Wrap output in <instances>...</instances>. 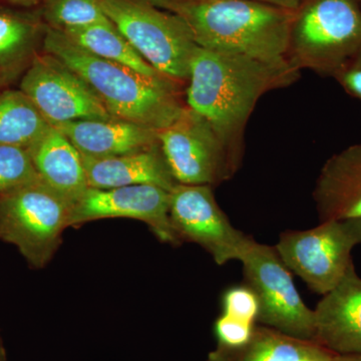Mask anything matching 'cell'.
Wrapping results in <instances>:
<instances>
[{
  "label": "cell",
  "instance_id": "obj_21",
  "mask_svg": "<svg viewBox=\"0 0 361 361\" xmlns=\"http://www.w3.org/2000/svg\"><path fill=\"white\" fill-rule=\"evenodd\" d=\"M51 127L20 89L0 92V146L28 149Z\"/></svg>",
  "mask_w": 361,
  "mask_h": 361
},
{
  "label": "cell",
  "instance_id": "obj_11",
  "mask_svg": "<svg viewBox=\"0 0 361 361\" xmlns=\"http://www.w3.org/2000/svg\"><path fill=\"white\" fill-rule=\"evenodd\" d=\"M18 89L51 126L113 116L78 73L56 56L42 51L21 78Z\"/></svg>",
  "mask_w": 361,
  "mask_h": 361
},
{
  "label": "cell",
  "instance_id": "obj_12",
  "mask_svg": "<svg viewBox=\"0 0 361 361\" xmlns=\"http://www.w3.org/2000/svg\"><path fill=\"white\" fill-rule=\"evenodd\" d=\"M169 208L170 191L154 185L87 188L73 205L71 227L109 218H128L146 223L161 242L179 246L182 242L171 224Z\"/></svg>",
  "mask_w": 361,
  "mask_h": 361
},
{
  "label": "cell",
  "instance_id": "obj_14",
  "mask_svg": "<svg viewBox=\"0 0 361 361\" xmlns=\"http://www.w3.org/2000/svg\"><path fill=\"white\" fill-rule=\"evenodd\" d=\"M52 127L61 130L80 155L90 158L128 155L160 146V130L118 118L75 121Z\"/></svg>",
  "mask_w": 361,
  "mask_h": 361
},
{
  "label": "cell",
  "instance_id": "obj_28",
  "mask_svg": "<svg viewBox=\"0 0 361 361\" xmlns=\"http://www.w3.org/2000/svg\"><path fill=\"white\" fill-rule=\"evenodd\" d=\"M0 1L11 4V6L30 8V7L40 6L42 0H0Z\"/></svg>",
  "mask_w": 361,
  "mask_h": 361
},
{
  "label": "cell",
  "instance_id": "obj_27",
  "mask_svg": "<svg viewBox=\"0 0 361 361\" xmlns=\"http://www.w3.org/2000/svg\"><path fill=\"white\" fill-rule=\"evenodd\" d=\"M251 1L260 2L268 6L280 7L287 11H295L300 6L302 0H251Z\"/></svg>",
  "mask_w": 361,
  "mask_h": 361
},
{
  "label": "cell",
  "instance_id": "obj_23",
  "mask_svg": "<svg viewBox=\"0 0 361 361\" xmlns=\"http://www.w3.org/2000/svg\"><path fill=\"white\" fill-rule=\"evenodd\" d=\"M39 179L27 149L0 146V196Z\"/></svg>",
  "mask_w": 361,
  "mask_h": 361
},
{
  "label": "cell",
  "instance_id": "obj_2",
  "mask_svg": "<svg viewBox=\"0 0 361 361\" xmlns=\"http://www.w3.org/2000/svg\"><path fill=\"white\" fill-rule=\"evenodd\" d=\"M42 51L78 73L114 118L161 130L174 122L186 106V85L167 77H148L94 56L59 30L47 27Z\"/></svg>",
  "mask_w": 361,
  "mask_h": 361
},
{
  "label": "cell",
  "instance_id": "obj_19",
  "mask_svg": "<svg viewBox=\"0 0 361 361\" xmlns=\"http://www.w3.org/2000/svg\"><path fill=\"white\" fill-rule=\"evenodd\" d=\"M336 353L310 339L255 325L250 339L236 348L217 345L208 361H334Z\"/></svg>",
  "mask_w": 361,
  "mask_h": 361
},
{
  "label": "cell",
  "instance_id": "obj_24",
  "mask_svg": "<svg viewBox=\"0 0 361 361\" xmlns=\"http://www.w3.org/2000/svg\"><path fill=\"white\" fill-rule=\"evenodd\" d=\"M222 314L255 324L258 322L259 302L255 293L246 284L226 289L221 299Z\"/></svg>",
  "mask_w": 361,
  "mask_h": 361
},
{
  "label": "cell",
  "instance_id": "obj_4",
  "mask_svg": "<svg viewBox=\"0 0 361 361\" xmlns=\"http://www.w3.org/2000/svg\"><path fill=\"white\" fill-rule=\"evenodd\" d=\"M361 49V0H302L293 13L286 59L324 77Z\"/></svg>",
  "mask_w": 361,
  "mask_h": 361
},
{
  "label": "cell",
  "instance_id": "obj_31",
  "mask_svg": "<svg viewBox=\"0 0 361 361\" xmlns=\"http://www.w3.org/2000/svg\"><path fill=\"white\" fill-rule=\"evenodd\" d=\"M0 361H7L6 349L4 341H2L1 336H0Z\"/></svg>",
  "mask_w": 361,
  "mask_h": 361
},
{
  "label": "cell",
  "instance_id": "obj_29",
  "mask_svg": "<svg viewBox=\"0 0 361 361\" xmlns=\"http://www.w3.org/2000/svg\"><path fill=\"white\" fill-rule=\"evenodd\" d=\"M149 1L152 2L154 6L159 7V8L169 11V8H170L171 2H172V0H149Z\"/></svg>",
  "mask_w": 361,
  "mask_h": 361
},
{
  "label": "cell",
  "instance_id": "obj_8",
  "mask_svg": "<svg viewBox=\"0 0 361 361\" xmlns=\"http://www.w3.org/2000/svg\"><path fill=\"white\" fill-rule=\"evenodd\" d=\"M159 142L177 184L218 186L241 167L212 126L187 104L159 132Z\"/></svg>",
  "mask_w": 361,
  "mask_h": 361
},
{
  "label": "cell",
  "instance_id": "obj_17",
  "mask_svg": "<svg viewBox=\"0 0 361 361\" xmlns=\"http://www.w3.org/2000/svg\"><path fill=\"white\" fill-rule=\"evenodd\" d=\"M82 157L89 188L154 185L171 191L177 185L161 146L128 155L90 158Z\"/></svg>",
  "mask_w": 361,
  "mask_h": 361
},
{
  "label": "cell",
  "instance_id": "obj_10",
  "mask_svg": "<svg viewBox=\"0 0 361 361\" xmlns=\"http://www.w3.org/2000/svg\"><path fill=\"white\" fill-rule=\"evenodd\" d=\"M169 215L180 241L198 244L218 265L241 260L255 242L231 224L211 186L176 185L170 191Z\"/></svg>",
  "mask_w": 361,
  "mask_h": 361
},
{
  "label": "cell",
  "instance_id": "obj_26",
  "mask_svg": "<svg viewBox=\"0 0 361 361\" xmlns=\"http://www.w3.org/2000/svg\"><path fill=\"white\" fill-rule=\"evenodd\" d=\"M332 78L351 97L361 99V49Z\"/></svg>",
  "mask_w": 361,
  "mask_h": 361
},
{
  "label": "cell",
  "instance_id": "obj_32",
  "mask_svg": "<svg viewBox=\"0 0 361 361\" xmlns=\"http://www.w3.org/2000/svg\"><path fill=\"white\" fill-rule=\"evenodd\" d=\"M7 361H8V360H7Z\"/></svg>",
  "mask_w": 361,
  "mask_h": 361
},
{
  "label": "cell",
  "instance_id": "obj_22",
  "mask_svg": "<svg viewBox=\"0 0 361 361\" xmlns=\"http://www.w3.org/2000/svg\"><path fill=\"white\" fill-rule=\"evenodd\" d=\"M40 6L45 25L59 32L110 21L99 0H42Z\"/></svg>",
  "mask_w": 361,
  "mask_h": 361
},
{
  "label": "cell",
  "instance_id": "obj_18",
  "mask_svg": "<svg viewBox=\"0 0 361 361\" xmlns=\"http://www.w3.org/2000/svg\"><path fill=\"white\" fill-rule=\"evenodd\" d=\"M27 149L37 175L47 186L73 203L87 191L82 157L61 130L49 128Z\"/></svg>",
  "mask_w": 361,
  "mask_h": 361
},
{
  "label": "cell",
  "instance_id": "obj_20",
  "mask_svg": "<svg viewBox=\"0 0 361 361\" xmlns=\"http://www.w3.org/2000/svg\"><path fill=\"white\" fill-rule=\"evenodd\" d=\"M61 32L73 44L99 58L129 66L148 77H166L142 58L111 21L71 28Z\"/></svg>",
  "mask_w": 361,
  "mask_h": 361
},
{
  "label": "cell",
  "instance_id": "obj_16",
  "mask_svg": "<svg viewBox=\"0 0 361 361\" xmlns=\"http://www.w3.org/2000/svg\"><path fill=\"white\" fill-rule=\"evenodd\" d=\"M47 30L40 11L0 6V92L20 82L44 51Z\"/></svg>",
  "mask_w": 361,
  "mask_h": 361
},
{
  "label": "cell",
  "instance_id": "obj_13",
  "mask_svg": "<svg viewBox=\"0 0 361 361\" xmlns=\"http://www.w3.org/2000/svg\"><path fill=\"white\" fill-rule=\"evenodd\" d=\"M313 311L317 343L337 355H361V278L353 263Z\"/></svg>",
  "mask_w": 361,
  "mask_h": 361
},
{
  "label": "cell",
  "instance_id": "obj_15",
  "mask_svg": "<svg viewBox=\"0 0 361 361\" xmlns=\"http://www.w3.org/2000/svg\"><path fill=\"white\" fill-rule=\"evenodd\" d=\"M313 199L320 222L361 219V142L325 161Z\"/></svg>",
  "mask_w": 361,
  "mask_h": 361
},
{
  "label": "cell",
  "instance_id": "obj_1",
  "mask_svg": "<svg viewBox=\"0 0 361 361\" xmlns=\"http://www.w3.org/2000/svg\"><path fill=\"white\" fill-rule=\"evenodd\" d=\"M299 75L288 61L271 63L197 45L185 90L186 104L212 126L242 163L244 132L259 99L294 84Z\"/></svg>",
  "mask_w": 361,
  "mask_h": 361
},
{
  "label": "cell",
  "instance_id": "obj_7",
  "mask_svg": "<svg viewBox=\"0 0 361 361\" xmlns=\"http://www.w3.org/2000/svg\"><path fill=\"white\" fill-rule=\"evenodd\" d=\"M358 244L361 219L330 220L312 229L282 232L275 249L292 273L323 296L341 281Z\"/></svg>",
  "mask_w": 361,
  "mask_h": 361
},
{
  "label": "cell",
  "instance_id": "obj_6",
  "mask_svg": "<svg viewBox=\"0 0 361 361\" xmlns=\"http://www.w3.org/2000/svg\"><path fill=\"white\" fill-rule=\"evenodd\" d=\"M111 23L161 75L187 85L195 49L191 30L177 14L149 0H99Z\"/></svg>",
  "mask_w": 361,
  "mask_h": 361
},
{
  "label": "cell",
  "instance_id": "obj_3",
  "mask_svg": "<svg viewBox=\"0 0 361 361\" xmlns=\"http://www.w3.org/2000/svg\"><path fill=\"white\" fill-rule=\"evenodd\" d=\"M169 11L185 21L202 49L287 61L294 11L251 0H172Z\"/></svg>",
  "mask_w": 361,
  "mask_h": 361
},
{
  "label": "cell",
  "instance_id": "obj_30",
  "mask_svg": "<svg viewBox=\"0 0 361 361\" xmlns=\"http://www.w3.org/2000/svg\"><path fill=\"white\" fill-rule=\"evenodd\" d=\"M334 361H361V355H336Z\"/></svg>",
  "mask_w": 361,
  "mask_h": 361
},
{
  "label": "cell",
  "instance_id": "obj_9",
  "mask_svg": "<svg viewBox=\"0 0 361 361\" xmlns=\"http://www.w3.org/2000/svg\"><path fill=\"white\" fill-rule=\"evenodd\" d=\"M240 262L245 284L258 299V322L289 336L314 341V311L304 303L291 271L275 247L255 241Z\"/></svg>",
  "mask_w": 361,
  "mask_h": 361
},
{
  "label": "cell",
  "instance_id": "obj_5",
  "mask_svg": "<svg viewBox=\"0 0 361 361\" xmlns=\"http://www.w3.org/2000/svg\"><path fill=\"white\" fill-rule=\"evenodd\" d=\"M75 203L39 179L0 196V239L16 246L28 265L45 267L71 227Z\"/></svg>",
  "mask_w": 361,
  "mask_h": 361
},
{
  "label": "cell",
  "instance_id": "obj_25",
  "mask_svg": "<svg viewBox=\"0 0 361 361\" xmlns=\"http://www.w3.org/2000/svg\"><path fill=\"white\" fill-rule=\"evenodd\" d=\"M256 324L221 314L214 324L217 345L236 348L244 345L250 339Z\"/></svg>",
  "mask_w": 361,
  "mask_h": 361
}]
</instances>
